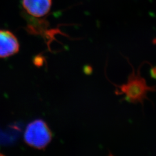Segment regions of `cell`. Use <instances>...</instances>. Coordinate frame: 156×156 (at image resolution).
Returning <instances> with one entry per match:
<instances>
[{"label": "cell", "instance_id": "6da1fadb", "mask_svg": "<svg viewBox=\"0 0 156 156\" xmlns=\"http://www.w3.org/2000/svg\"><path fill=\"white\" fill-rule=\"evenodd\" d=\"M133 73L128 77L127 83L120 86H116L117 95L124 94L125 100L131 103L140 102L143 104L144 100L148 99L147 93L150 91H156V87L148 86L145 79L140 76V72L136 75L133 68Z\"/></svg>", "mask_w": 156, "mask_h": 156}, {"label": "cell", "instance_id": "7a4b0ae2", "mask_svg": "<svg viewBox=\"0 0 156 156\" xmlns=\"http://www.w3.org/2000/svg\"><path fill=\"white\" fill-rule=\"evenodd\" d=\"M53 134L47 123L37 119L29 123L24 133V140L29 146L42 150L50 144Z\"/></svg>", "mask_w": 156, "mask_h": 156}, {"label": "cell", "instance_id": "3957f363", "mask_svg": "<svg viewBox=\"0 0 156 156\" xmlns=\"http://www.w3.org/2000/svg\"><path fill=\"white\" fill-rule=\"evenodd\" d=\"M20 49V44L16 36L10 31L0 30V58L13 56Z\"/></svg>", "mask_w": 156, "mask_h": 156}, {"label": "cell", "instance_id": "277c9868", "mask_svg": "<svg viewBox=\"0 0 156 156\" xmlns=\"http://www.w3.org/2000/svg\"><path fill=\"white\" fill-rule=\"evenodd\" d=\"M51 0H22L23 7L30 16L40 18L49 12Z\"/></svg>", "mask_w": 156, "mask_h": 156}, {"label": "cell", "instance_id": "5b68a950", "mask_svg": "<svg viewBox=\"0 0 156 156\" xmlns=\"http://www.w3.org/2000/svg\"><path fill=\"white\" fill-rule=\"evenodd\" d=\"M151 78L156 79V66L151 68Z\"/></svg>", "mask_w": 156, "mask_h": 156}, {"label": "cell", "instance_id": "8992f818", "mask_svg": "<svg viewBox=\"0 0 156 156\" xmlns=\"http://www.w3.org/2000/svg\"><path fill=\"white\" fill-rule=\"evenodd\" d=\"M86 71H85V73H91V72H92V68L90 67V66H86Z\"/></svg>", "mask_w": 156, "mask_h": 156}, {"label": "cell", "instance_id": "52a82bcc", "mask_svg": "<svg viewBox=\"0 0 156 156\" xmlns=\"http://www.w3.org/2000/svg\"><path fill=\"white\" fill-rule=\"evenodd\" d=\"M0 156H4V154H2V153H0Z\"/></svg>", "mask_w": 156, "mask_h": 156}]
</instances>
